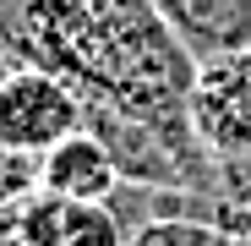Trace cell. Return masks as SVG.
<instances>
[{
  "instance_id": "1",
  "label": "cell",
  "mask_w": 251,
  "mask_h": 246,
  "mask_svg": "<svg viewBox=\"0 0 251 246\" xmlns=\"http://www.w3.org/2000/svg\"><path fill=\"white\" fill-rule=\"evenodd\" d=\"M0 44L11 60L66 77L88 99V120H142L186 148L197 55L180 44L158 0H0Z\"/></svg>"
},
{
  "instance_id": "2",
  "label": "cell",
  "mask_w": 251,
  "mask_h": 246,
  "mask_svg": "<svg viewBox=\"0 0 251 246\" xmlns=\"http://www.w3.org/2000/svg\"><path fill=\"white\" fill-rule=\"evenodd\" d=\"M88 126V99H82L66 77L17 60L0 77V137L11 148L44 159L55 142H66L71 132Z\"/></svg>"
},
{
  "instance_id": "3",
  "label": "cell",
  "mask_w": 251,
  "mask_h": 246,
  "mask_svg": "<svg viewBox=\"0 0 251 246\" xmlns=\"http://www.w3.org/2000/svg\"><path fill=\"white\" fill-rule=\"evenodd\" d=\"M191 126L219 164L251 153V50L202 60L191 82Z\"/></svg>"
},
{
  "instance_id": "4",
  "label": "cell",
  "mask_w": 251,
  "mask_h": 246,
  "mask_svg": "<svg viewBox=\"0 0 251 246\" xmlns=\"http://www.w3.org/2000/svg\"><path fill=\"white\" fill-rule=\"evenodd\" d=\"M22 246H126L109 202L33 191L22 197Z\"/></svg>"
},
{
  "instance_id": "5",
  "label": "cell",
  "mask_w": 251,
  "mask_h": 246,
  "mask_svg": "<svg viewBox=\"0 0 251 246\" xmlns=\"http://www.w3.org/2000/svg\"><path fill=\"white\" fill-rule=\"evenodd\" d=\"M120 164L104 148L99 132H71L66 142H55L44 159H38V191H55V197H82V202H109V191L120 186Z\"/></svg>"
},
{
  "instance_id": "6",
  "label": "cell",
  "mask_w": 251,
  "mask_h": 246,
  "mask_svg": "<svg viewBox=\"0 0 251 246\" xmlns=\"http://www.w3.org/2000/svg\"><path fill=\"white\" fill-rule=\"evenodd\" d=\"M158 11L197 55V66L251 50V0H158Z\"/></svg>"
},
{
  "instance_id": "7",
  "label": "cell",
  "mask_w": 251,
  "mask_h": 246,
  "mask_svg": "<svg viewBox=\"0 0 251 246\" xmlns=\"http://www.w3.org/2000/svg\"><path fill=\"white\" fill-rule=\"evenodd\" d=\"M126 246H229V224H224V219L175 214V219H153V224L131 230Z\"/></svg>"
},
{
  "instance_id": "8",
  "label": "cell",
  "mask_w": 251,
  "mask_h": 246,
  "mask_svg": "<svg viewBox=\"0 0 251 246\" xmlns=\"http://www.w3.org/2000/svg\"><path fill=\"white\" fill-rule=\"evenodd\" d=\"M33 191H38V159L0 137V208H11V202H22Z\"/></svg>"
},
{
  "instance_id": "9",
  "label": "cell",
  "mask_w": 251,
  "mask_h": 246,
  "mask_svg": "<svg viewBox=\"0 0 251 246\" xmlns=\"http://www.w3.org/2000/svg\"><path fill=\"white\" fill-rule=\"evenodd\" d=\"M219 175H224V197L240 202V208H251V153L224 159V164H219Z\"/></svg>"
},
{
  "instance_id": "10",
  "label": "cell",
  "mask_w": 251,
  "mask_h": 246,
  "mask_svg": "<svg viewBox=\"0 0 251 246\" xmlns=\"http://www.w3.org/2000/svg\"><path fill=\"white\" fill-rule=\"evenodd\" d=\"M224 224H229V246H251V224H240L229 214V202H224Z\"/></svg>"
},
{
  "instance_id": "11",
  "label": "cell",
  "mask_w": 251,
  "mask_h": 246,
  "mask_svg": "<svg viewBox=\"0 0 251 246\" xmlns=\"http://www.w3.org/2000/svg\"><path fill=\"white\" fill-rule=\"evenodd\" d=\"M11 66H17V60H11V50H6V44H0V77H6Z\"/></svg>"
},
{
  "instance_id": "12",
  "label": "cell",
  "mask_w": 251,
  "mask_h": 246,
  "mask_svg": "<svg viewBox=\"0 0 251 246\" xmlns=\"http://www.w3.org/2000/svg\"><path fill=\"white\" fill-rule=\"evenodd\" d=\"M229 214H235L240 224H251V208H240V202H229Z\"/></svg>"
}]
</instances>
